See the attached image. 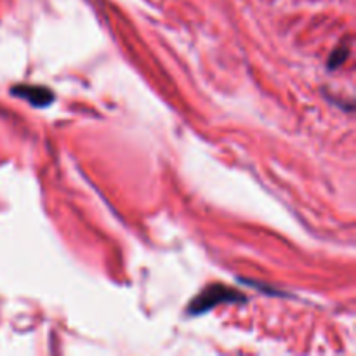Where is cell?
<instances>
[{"instance_id": "obj_1", "label": "cell", "mask_w": 356, "mask_h": 356, "mask_svg": "<svg viewBox=\"0 0 356 356\" xmlns=\"http://www.w3.org/2000/svg\"><path fill=\"white\" fill-rule=\"evenodd\" d=\"M245 301V296H243L242 292L235 291V289H229L226 287V285H211V287L202 291L200 294L191 301V305L188 306V315L198 316L211 312L212 308H216V306L219 305H226V302L242 305V302Z\"/></svg>"}, {"instance_id": "obj_3", "label": "cell", "mask_w": 356, "mask_h": 356, "mask_svg": "<svg viewBox=\"0 0 356 356\" xmlns=\"http://www.w3.org/2000/svg\"><path fill=\"white\" fill-rule=\"evenodd\" d=\"M350 40L348 42H343V44L339 45V47H336V51L332 52V56H330L329 59V68L330 70H336L339 68V66H343L344 63H346V59L350 58Z\"/></svg>"}, {"instance_id": "obj_2", "label": "cell", "mask_w": 356, "mask_h": 356, "mask_svg": "<svg viewBox=\"0 0 356 356\" xmlns=\"http://www.w3.org/2000/svg\"><path fill=\"white\" fill-rule=\"evenodd\" d=\"M10 92L14 96L21 97V99L28 101L35 108H45L54 103V92L51 89H47V87L42 86H26V83H21V86L13 87Z\"/></svg>"}]
</instances>
